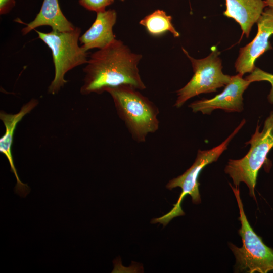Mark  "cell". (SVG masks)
Returning <instances> with one entry per match:
<instances>
[{"instance_id":"obj_1","label":"cell","mask_w":273,"mask_h":273,"mask_svg":"<svg viewBox=\"0 0 273 273\" xmlns=\"http://www.w3.org/2000/svg\"><path fill=\"white\" fill-rule=\"evenodd\" d=\"M141 54L132 52L122 41L115 39L94 52L83 69L85 77L80 93L100 94L110 88L127 86L144 90L146 85L138 69Z\"/></svg>"},{"instance_id":"obj_2","label":"cell","mask_w":273,"mask_h":273,"mask_svg":"<svg viewBox=\"0 0 273 273\" xmlns=\"http://www.w3.org/2000/svg\"><path fill=\"white\" fill-rule=\"evenodd\" d=\"M130 86H121L107 90L113 99L117 113L132 139L144 142L149 133L159 128L158 108L148 98Z\"/></svg>"},{"instance_id":"obj_3","label":"cell","mask_w":273,"mask_h":273,"mask_svg":"<svg viewBox=\"0 0 273 273\" xmlns=\"http://www.w3.org/2000/svg\"><path fill=\"white\" fill-rule=\"evenodd\" d=\"M246 144L250 145L248 152L241 159H230L224 171L232 179L235 187L244 183L250 195L255 199L254 189L258 172L273 148V111L265 119L261 131L257 124L255 132Z\"/></svg>"},{"instance_id":"obj_4","label":"cell","mask_w":273,"mask_h":273,"mask_svg":"<svg viewBox=\"0 0 273 273\" xmlns=\"http://www.w3.org/2000/svg\"><path fill=\"white\" fill-rule=\"evenodd\" d=\"M35 31L38 38L52 52L55 76L48 87V92L55 95L67 82L64 78L67 72L87 63V51L78 44L81 29L78 27L68 32L52 30L44 33Z\"/></svg>"},{"instance_id":"obj_5","label":"cell","mask_w":273,"mask_h":273,"mask_svg":"<svg viewBox=\"0 0 273 273\" xmlns=\"http://www.w3.org/2000/svg\"><path fill=\"white\" fill-rule=\"evenodd\" d=\"M235 196L241 226L238 233L241 237L242 246L238 247L229 243L236 259V270L249 273H267L273 270V250L266 246L254 231L245 215L239 187L229 184Z\"/></svg>"},{"instance_id":"obj_6","label":"cell","mask_w":273,"mask_h":273,"mask_svg":"<svg viewBox=\"0 0 273 273\" xmlns=\"http://www.w3.org/2000/svg\"><path fill=\"white\" fill-rule=\"evenodd\" d=\"M246 120L243 119L234 131L222 143L211 149L206 150H198L196 159L193 165L183 174L170 180L167 184L166 188L169 190L176 187H180L181 192L176 204H173L172 209L162 216L154 218L151 223H160L165 226L173 218L184 215L185 213L181 207V204L184 197L189 195L192 197L194 204L201 202V197L199 191L200 183L199 176L203 169L207 165L216 162L222 153L227 149L229 143L245 124Z\"/></svg>"},{"instance_id":"obj_7","label":"cell","mask_w":273,"mask_h":273,"mask_svg":"<svg viewBox=\"0 0 273 273\" xmlns=\"http://www.w3.org/2000/svg\"><path fill=\"white\" fill-rule=\"evenodd\" d=\"M182 50L191 62L194 74L184 87L176 91L177 97L174 106L177 108L194 97L216 92L218 88L227 85L231 79V76L222 72L220 52L215 46L208 56L200 59L191 57L184 48Z\"/></svg>"},{"instance_id":"obj_8","label":"cell","mask_w":273,"mask_h":273,"mask_svg":"<svg viewBox=\"0 0 273 273\" xmlns=\"http://www.w3.org/2000/svg\"><path fill=\"white\" fill-rule=\"evenodd\" d=\"M256 23V35L250 43L240 49L235 63L236 72L242 75L252 72L256 60L272 49L269 39L273 35V8H265Z\"/></svg>"},{"instance_id":"obj_9","label":"cell","mask_w":273,"mask_h":273,"mask_svg":"<svg viewBox=\"0 0 273 273\" xmlns=\"http://www.w3.org/2000/svg\"><path fill=\"white\" fill-rule=\"evenodd\" d=\"M243 76L239 73L231 76V81L221 93L210 99L195 101L189 107L194 113L200 112L203 114H210L216 109L228 113L241 112L243 110V93L251 83Z\"/></svg>"},{"instance_id":"obj_10","label":"cell","mask_w":273,"mask_h":273,"mask_svg":"<svg viewBox=\"0 0 273 273\" xmlns=\"http://www.w3.org/2000/svg\"><path fill=\"white\" fill-rule=\"evenodd\" d=\"M38 104L37 99H32L25 104L17 113L8 114L1 111L0 119L5 127L4 134L0 139V152L7 158L10 166L11 172L14 174L16 179V185L14 188L15 192L19 196L25 197L30 192V189L27 184L22 183L18 176L12 154V145L13 137L17 125L27 114L30 113Z\"/></svg>"},{"instance_id":"obj_11","label":"cell","mask_w":273,"mask_h":273,"mask_svg":"<svg viewBox=\"0 0 273 273\" xmlns=\"http://www.w3.org/2000/svg\"><path fill=\"white\" fill-rule=\"evenodd\" d=\"M117 13L114 10L97 13L96 19L90 27L79 38L82 47L90 49L104 48L116 39L113 28L116 23Z\"/></svg>"},{"instance_id":"obj_12","label":"cell","mask_w":273,"mask_h":273,"mask_svg":"<svg viewBox=\"0 0 273 273\" xmlns=\"http://www.w3.org/2000/svg\"><path fill=\"white\" fill-rule=\"evenodd\" d=\"M223 15L234 19L241 27L242 34L248 38L266 7L263 0H225Z\"/></svg>"},{"instance_id":"obj_13","label":"cell","mask_w":273,"mask_h":273,"mask_svg":"<svg viewBox=\"0 0 273 273\" xmlns=\"http://www.w3.org/2000/svg\"><path fill=\"white\" fill-rule=\"evenodd\" d=\"M43 26H50L52 30L59 32L70 31L76 27L64 15L58 0H43L40 11L34 19L26 24L21 32L23 35H26Z\"/></svg>"},{"instance_id":"obj_14","label":"cell","mask_w":273,"mask_h":273,"mask_svg":"<svg viewBox=\"0 0 273 273\" xmlns=\"http://www.w3.org/2000/svg\"><path fill=\"white\" fill-rule=\"evenodd\" d=\"M139 23L153 36H160L168 31L174 37L180 35L172 23V17L161 10H157L146 16Z\"/></svg>"},{"instance_id":"obj_15","label":"cell","mask_w":273,"mask_h":273,"mask_svg":"<svg viewBox=\"0 0 273 273\" xmlns=\"http://www.w3.org/2000/svg\"><path fill=\"white\" fill-rule=\"evenodd\" d=\"M246 80L252 83L256 81H266L269 82L271 85L270 92L267 96L268 102L273 104V74L255 67L250 74L245 78Z\"/></svg>"},{"instance_id":"obj_16","label":"cell","mask_w":273,"mask_h":273,"mask_svg":"<svg viewBox=\"0 0 273 273\" xmlns=\"http://www.w3.org/2000/svg\"><path fill=\"white\" fill-rule=\"evenodd\" d=\"M114 0H79V4L90 11L97 12L105 10L106 7Z\"/></svg>"},{"instance_id":"obj_17","label":"cell","mask_w":273,"mask_h":273,"mask_svg":"<svg viewBox=\"0 0 273 273\" xmlns=\"http://www.w3.org/2000/svg\"><path fill=\"white\" fill-rule=\"evenodd\" d=\"M15 0H0V14L4 15L8 13L15 6Z\"/></svg>"},{"instance_id":"obj_18","label":"cell","mask_w":273,"mask_h":273,"mask_svg":"<svg viewBox=\"0 0 273 273\" xmlns=\"http://www.w3.org/2000/svg\"><path fill=\"white\" fill-rule=\"evenodd\" d=\"M266 7L273 8V0H264Z\"/></svg>"},{"instance_id":"obj_19","label":"cell","mask_w":273,"mask_h":273,"mask_svg":"<svg viewBox=\"0 0 273 273\" xmlns=\"http://www.w3.org/2000/svg\"><path fill=\"white\" fill-rule=\"evenodd\" d=\"M121 1H123V0H121Z\"/></svg>"}]
</instances>
